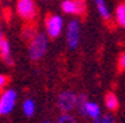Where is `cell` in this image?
Returning <instances> with one entry per match:
<instances>
[{
    "label": "cell",
    "mask_w": 125,
    "mask_h": 123,
    "mask_svg": "<svg viewBox=\"0 0 125 123\" xmlns=\"http://www.w3.org/2000/svg\"><path fill=\"white\" fill-rule=\"evenodd\" d=\"M98 123H117V119L113 114L107 112L105 115H101V118L98 119Z\"/></svg>",
    "instance_id": "15"
},
{
    "label": "cell",
    "mask_w": 125,
    "mask_h": 123,
    "mask_svg": "<svg viewBox=\"0 0 125 123\" xmlns=\"http://www.w3.org/2000/svg\"><path fill=\"white\" fill-rule=\"evenodd\" d=\"M76 110L79 111V114L83 115V116L90 118L91 120H98L102 115V111H101V105L95 102H91V100H87L83 105H79L76 107Z\"/></svg>",
    "instance_id": "8"
},
{
    "label": "cell",
    "mask_w": 125,
    "mask_h": 123,
    "mask_svg": "<svg viewBox=\"0 0 125 123\" xmlns=\"http://www.w3.org/2000/svg\"><path fill=\"white\" fill-rule=\"evenodd\" d=\"M42 123H50V122H42Z\"/></svg>",
    "instance_id": "21"
},
{
    "label": "cell",
    "mask_w": 125,
    "mask_h": 123,
    "mask_svg": "<svg viewBox=\"0 0 125 123\" xmlns=\"http://www.w3.org/2000/svg\"><path fill=\"white\" fill-rule=\"evenodd\" d=\"M0 57L3 58V61L7 65H12L14 58H12V50H11V45H10L8 39L4 38L3 43L0 45Z\"/></svg>",
    "instance_id": "10"
},
{
    "label": "cell",
    "mask_w": 125,
    "mask_h": 123,
    "mask_svg": "<svg viewBox=\"0 0 125 123\" xmlns=\"http://www.w3.org/2000/svg\"><path fill=\"white\" fill-rule=\"evenodd\" d=\"M64 30H65V41L68 47L71 50H76L80 43V22L78 19H71Z\"/></svg>",
    "instance_id": "4"
},
{
    "label": "cell",
    "mask_w": 125,
    "mask_h": 123,
    "mask_svg": "<svg viewBox=\"0 0 125 123\" xmlns=\"http://www.w3.org/2000/svg\"><path fill=\"white\" fill-rule=\"evenodd\" d=\"M76 95L72 89H64L57 95V108L62 114H71L76 108Z\"/></svg>",
    "instance_id": "5"
},
{
    "label": "cell",
    "mask_w": 125,
    "mask_h": 123,
    "mask_svg": "<svg viewBox=\"0 0 125 123\" xmlns=\"http://www.w3.org/2000/svg\"><path fill=\"white\" fill-rule=\"evenodd\" d=\"M35 108H37V105H35V102L33 99L27 97L22 102V112L25 114V116L31 118L35 114Z\"/></svg>",
    "instance_id": "12"
},
{
    "label": "cell",
    "mask_w": 125,
    "mask_h": 123,
    "mask_svg": "<svg viewBox=\"0 0 125 123\" xmlns=\"http://www.w3.org/2000/svg\"><path fill=\"white\" fill-rule=\"evenodd\" d=\"M94 6L97 8V12L103 20H110L112 19V9L109 7L107 0H94Z\"/></svg>",
    "instance_id": "9"
},
{
    "label": "cell",
    "mask_w": 125,
    "mask_h": 123,
    "mask_svg": "<svg viewBox=\"0 0 125 123\" xmlns=\"http://www.w3.org/2000/svg\"><path fill=\"white\" fill-rule=\"evenodd\" d=\"M118 66H120V69H121V70H125V52L120 55V58H118Z\"/></svg>",
    "instance_id": "18"
},
{
    "label": "cell",
    "mask_w": 125,
    "mask_h": 123,
    "mask_svg": "<svg viewBox=\"0 0 125 123\" xmlns=\"http://www.w3.org/2000/svg\"><path fill=\"white\" fill-rule=\"evenodd\" d=\"M18 102V92L14 88H4L0 92V116L10 115L15 110Z\"/></svg>",
    "instance_id": "3"
},
{
    "label": "cell",
    "mask_w": 125,
    "mask_h": 123,
    "mask_svg": "<svg viewBox=\"0 0 125 123\" xmlns=\"http://www.w3.org/2000/svg\"><path fill=\"white\" fill-rule=\"evenodd\" d=\"M44 1H48V0H44Z\"/></svg>",
    "instance_id": "22"
},
{
    "label": "cell",
    "mask_w": 125,
    "mask_h": 123,
    "mask_svg": "<svg viewBox=\"0 0 125 123\" xmlns=\"http://www.w3.org/2000/svg\"><path fill=\"white\" fill-rule=\"evenodd\" d=\"M93 123H98V120H94V122Z\"/></svg>",
    "instance_id": "20"
},
{
    "label": "cell",
    "mask_w": 125,
    "mask_h": 123,
    "mask_svg": "<svg viewBox=\"0 0 125 123\" xmlns=\"http://www.w3.org/2000/svg\"><path fill=\"white\" fill-rule=\"evenodd\" d=\"M3 41H4V34H3V28L0 26V45L3 43Z\"/></svg>",
    "instance_id": "19"
},
{
    "label": "cell",
    "mask_w": 125,
    "mask_h": 123,
    "mask_svg": "<svg viewBox=\"0 0 125 123\" xmlns=\"http://www.w3.org/2000/svg\"><path fill=\"white\" fill-rule=\"evenodd\" d=\"M7 84H8V77H7L6 74L0 73V92H1L4 88H7Z\"/></svg>",
    "instance_id": "17"
},
{
    "label": "cell",
    "mask_w": 125,
    "mask_h": 123,
    "mask_svg": "<svg viewBox=\"0 0 125 123\" xmlns=\"http://www.w3.org/2000/svg\"><path fill=\"white\" fill-rule=\"evenodd\" d=\"M118 105H120V102H118V97H117L116 93L107 92L105 95V107L107 108V111H110V112L117 111L118 110Z\"/></svg>",
    "instance_id": "11"
},
{
    "label": "cell",
    "mask_w": 125,
    "mask_h": 123,
    "mask_svg": "<svg viewBox=\"0 0 125 123\" xmlns=\"http://www.w3.org/2000/svg\"><path fill=\"white\" fill-rule=\"evenodd\" d=\"M35 34H37V31L34 30V27H26L25 30H23V38L27 39L29 42H30V39L34 37Z\"/></svg>",
    "instance_id": "16"
},
{
    "label": "cell",
    "mask_w": 125,
    "mask_h": 123,
    "mask_svg": "<svg viewBox=\"0 0 125 123\" xmlns=\"http://www.w3.org/2000/svg\"><path fill=\"white\" fill-rule=\"evenodd\" d=\"M57 123H78L76 118L72 116L71 114H61L57 119Z\"/></svg>",
    "instance_id": "14"
},
{
    "label": "cell",
    "mask_w": 125,
    "mask_h": 123,
    "mask_svg": "<svg viewBox=\"0 0 125 123\" xmlns=\"http://www.w3.org/2000/svg\"><path fill=\"white\" fill-rule=\"evenodd\" d=\"M60 8L67 15L80 16L86 12L87 4H86L84 0H62Z\"/></svg>",
    "instance_id": "7"
},
{
    "label": "cell",
    "mask_w": 125,
    "mask_h": 123,
    "mask_svg": "<svg viewBox=\"0 0 125 123\" xmlns=\"http://www.w3.org/2000/svg\"><path fill=\"white\" fill-rule=\"evenodd\" d=\"M49 47V38L45 33H37L29 42V58L31 61H40L44 58Z\"/></svg>",
    "instance_id": "1"
},
{
    "label": "cell",
    "mask_w": 125,
    "mask_h": 123,
    "mask_svg": "<svg viewBox=\"0 0 125 123\" xmlns=\"http://www.w3.org/2000/svg\"><path fill=\"white\" fill-rule=\"evenodd\" d=\"M65 28L64 25V18L59 14H50L45 19V34L48 38L56 39L62 34V31Z\"/></svg>",
    "instance_id": "2"
},
{
    "label": "cell",
    "mask_w": 125,
    "mask_h": 123,
    "mask_svg": "<svg viewBox=\"0 0 125 123\" xmlns=\"http://www.w3.org/2000/svg\"><path fill=\"white\" fill-rule=\"evenodd\" d=\"M37 11L35 0H16V12L23 20L31 22L37 16Z\"/></svg>",
    "instance_id": "6"
},
{
    "label": "cell",
    "mask_w": 125,
    "mask_h": 123,
    "mask_svg": "<svg viewBox=\"0 0 125 123\" xmlns=\"http://www.w3.org/2000/svg\"><path fill=\"white\" fill-rule=\"evenodd\" d=\"M114 19L120 27L125 28V3H120L114 11Z\"/></svg>",
    "instance_id": "13"
}]
</instances>
